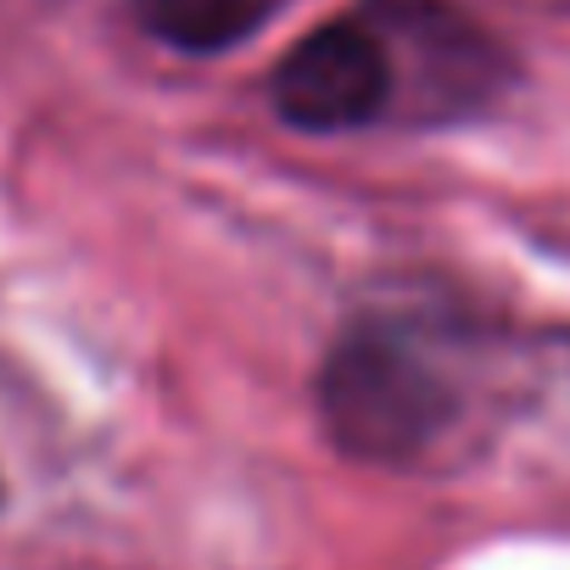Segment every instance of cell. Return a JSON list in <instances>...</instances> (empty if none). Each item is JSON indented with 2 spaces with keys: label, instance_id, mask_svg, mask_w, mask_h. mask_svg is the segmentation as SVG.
<instances>
[{
  "label": "cell",
  "instance_id": "1",
  "mask_svg": "<svg viewBox=\"0 0 570 570\" xmlns=\"http://www.w3.org/2000/svg\"><path fill=\"white\" fill-rule=\"evenodd\" d=\"M325 414L342 448L370 459H403L431 442L442 420V392L392 342H347L325 375Z\"/></svg>",
  "mask_w": 570,
  "mask_h": 570
},
{
  "label": "cell",
  "instance_id": "3",
  "mask_svg": "<svg viewBox=\"0 0 570 570\" xmlns=\"http://www.w3.org/2000/svg\"><path fill=\"white\" fill-rule=\"evenodd\" d=\"M292 0H140V18L157 40L179 51H224L257 35Z\"/></svg>",
  "mask_w": 570,
  "mask_h": 570
},
{
  "label": "cell",
  "instance_id": "2",
  "mask_svg": "<svg viewBox=\"0 0 570 570\" xmlns=\"http://www.w3.org/2000/svg\"><path fill=\"white\" fill-rule=\"evenodd\" d=\"M392 96L386 46L364 23H325L274 68V107L308 135H336L370 124Z\"/></svg>",
  "mask_w": 570,
  "mask_h": 570
}]
</instances>
